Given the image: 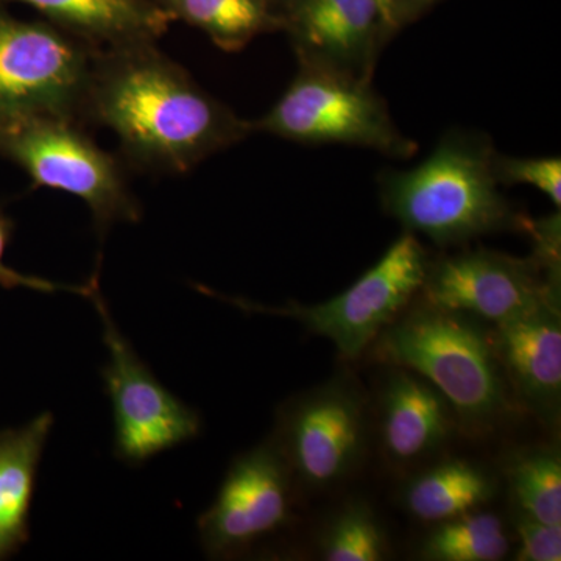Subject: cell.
<instances>
[{
  "instance_id": "1",
  "label": "cell",
  "mask_w": 561,
  "mask_h": 561,
  "mask_svg": "<svg viewBox=\"0 0 561 561\" xmlns=\"http://www.w3.org/2000/svg\"><path fill=\"white\" fill-rule=\"evenodd\" d=\"M83 117L113 131L133 164L175 175L253 135L251 121L203 90L154 43L95 51Z\"/></svg>"
},
{
  "instance_id": "2",
  "label": "cell",
  "mask_w": 561,
  "mask_h": 561,
  "mask_svg": "<svg viewBox=\"0 0 561 561\" xmlns=\"http://www.w3.org/2000/svg\"><path fill=\"white\" fill-rule=\"evenodd\" d=\"M494 157L493 140L483 133L448 131L416 168L382 173L383 209L405 231L442 249L494 232H526L529 217L502 194Z\"/></svg>"
},
{
  "instance_id": "3",
  "label": "cell",
  "mask_w": 561,
  "mask_h": 561,
  "mask_svg": "<svg viewBox=\"0 0 561 561\" xmlns=\"http://www.w3.org/2000/svg\"><path fill=\"white\" fill-rule=\"evenodd\" d=\"M376 342L383 359L440 391L465 431L493 430L511 412L494 335L482 320L420 300Z\"/></svg>"
},
{
  "instance_id": "4",
  "label": "cell",
  "mask_w": 561,
  "mask_h": 561,
  "mask_svg": "<svg viewBox=\"0 0 561 561\" xmlns=\"http://www.w3.org/2000/svg\"><path fill=\"white\" fill-rule=\"evenodd\" d=\"M0 157L20 165L35 186L80 198L101 236L113 225L142 219V206L121 162L77 119L54 114L0 117Z\"/></svg>"
},
{
  "instance_id": "5",
  "label": "cell",
  "mask_w": 561,
  "mask_h": 561,
  "mask_svg": "<svg viewBox=\"0 0 561 561\" xmlns=\"http://www.w3.org/2000/svg\"><path fill=\"white\" fill-rule=\"evenodd\" d=\"M253 133L300 144H345L391 158L413 157L419 146L402 135L371 81L300 61L297 76Z\"/></svg>"
},
{
  "instance_id": "6",
  "label": "cell",
  "mask_w": 561,
  "mask_h": 561,
  "mask_svg": "<svg viewBox=\"0 0 561 561\" xmlns=\"http://www.w3.org/2000/svg\"><path fill=\"white\" fill-rule=\"evenodd\" d=\"M430 254L415 234L405 231L353 286L319 305L289 302L280 308L243 298L224 297L208 287L198 290L254 313L287 317L334 343L345 359H357L387 327L415 300L426 278Z\"/></svg>"
},
{
  "instance_id": "7",
  "label": "cell",
  "mask_w": 561,
  "mask_h": 561,
  "mask_svg": "<svg viewBox=\"0 0 561 561\" xmlns=\"http://www.w3.org/2000/svg\"><path fill=\"white\" fill-rule=\"evenodd\" d=\"M98 50L50 22L21 21L0 10V117L83 119Z\"/></svg>"
},
{
  "instance_id": "8",
  "label": "cell",
  "mask_w": 561,
  "mask_h": 561,
  "mask_svg": "<svg viewBox=\"0 0 561 561\" xmlns=\"http://www.w3.org/2000/svg\"><path fill=\"white\" fill-rule=\"evenodd\" d=\"M88 298L101 317L103 342L110 353L102 378L113 404L117 459L140 465L197 438L202 432L201 415L165 389L144 364L113 320L99 280Z\"/></svg>"
},
{
  "instance_id": "9",
  "label": "cell",
  "mask_w": 561,
  "mask_h": 561,
  "mask_svg": "<svg viewBox=\"0 0 561 561\" xmlns=\"http://www.w3.org/2000/svg\"><path fill=\"white\" fill-rule=\"evenodd\" d=\"M367 398L356 379L337 375L280 408L273 442L305 489L337 485L364 456Z\"/></svg>"
},
{
  "instance_id": "10",
  "label": "cell",
  "mask_w": 561,
  "mask_h": 561,
  "mask_svg": "<svg viewBox=\"0 0 561 561\" xmlns=\"http://www.w3.org/2000/svg\"><path fill=\"white\" fill-rule=\"evenodd\" d=\"M561 279L531 254L461 250L430 261L421 300L435 308L467 313L496 324L529 313L546 301L560 302Z\"/></svg>"
},
{
  "instance_id": "11",
  "label": "cell",
  "mask_w": 561,
  "mask_h": 561,
  "mask_svg": "<svg viewBox=\"0 0 561 561\" xmlns=\"http://www.w3.org/2000/svg\"><path fill=\"white\" fill-rule=\"evenodd\" d=\"M294 483L273 438L236 457L216 500L198 518L205 552L230 559L283 529L290 519Z\"/></svg>"
},
{
  "instance_id": "12",
  "label": "cell",
  "mask_w": 561,
  "mask_h": 561,
  "mask_svg": "<svg viewBox=\"0 0 561 561\" xmlns=\"http://www.w3.org/2000/svg\"><path fill=\"white\" fill-rule=\"evenodd\" d=\"M298 61L371 81L383 43L393 36L376 0H300L287 14Z\"/></svg>"
},
{
  "instance_id": "13",
  "label": "cell",
  "mask_w": 561,
  "mask_h": 561,
  "mask_svg": "<svg viewBox=\"0 0 561 561\" xmlns=\"http://www.w3.org/2000/svg\"><path fill=\"white\" fill-rule=\"evenodd\" d=\"M497 357L516 398L549 430L561 416V308L546 301L529 313L496 324Z\"/></svg>"
},
{
  "instance_id": "14",
  "label": "cell",
  "mask_w": 561,
  "mask_h": 561,
  "mask_svg": "<svg viewBox=\"0 0 561 561\" xmlns=\"http://www.w3.org/2000/svg\"><path fill=\"white\" fill-rule=\"evenodd\" d=\"M387 376L379 398V427L387 456L411 463L440 449L457 419L446 398L408 368Z\"/></svg>"
},
{
  "instance_id": "15",
  "label": "cell",
  "mask_w": 561,
  "mask_h": 561,
  "mask_svg": "<svg viewBox=\"0 0 561 561\" xmlns=\"http://www.w3.org/2000/svg\"><path fill=\"white\" fill-rule=\"evenodd\" d=\"M3 2V0H0ZM38 10L50 24L84 43L106 49L154 43L171 18L151 0H9Z\"/></svg>"
},
{
  "instance_id": "16",
  "label": "cell",
  "mask_w": 561,
  "mask_h": 561,
  "mask_svg": "<svg viewBox=\"0 0 561 561\" xmlns=\"http://www.w3.org/2000/svg\"><path fill=\"white\" fill-rule=\"evenodd\" d=\"M51 426L54 415L44 412L24 426L0 431V560L31 538L36 474Z\"/></svg>"
},
{
  "instance_id": "17",
  "label": "cell",
  "mask_w": 561,
  "mask_h": 561,
  "mask_svg": "<svg viewBox=\"0 0 561 561\" xmlns=\"http://www.w3.org/2000/svg\"><path fill=\"white\" fill-rule=\"evenodd\" d=\"M496 494V482L481 465L453 459L415 476L402 491L405 508L424 523H443L479 511Z\"/></svg>"
},
{
  "instance_id": "18",
  "label": "cell",
  "mask_w": 561,
  "mask_h": 561,
  "mask_svg": "<svg viewBox=\"0 0 561 561\" xmlns=\"http://www.w3.org/2000/svg\"><path fill=\"white\" fill-rule=\"evenodd\" d=\"M173 21L186 22L205 33L225 51L245 49L264 33L284 31L267 0H151Z\"/></svg>"
},
{
  "instance_id": "19",
  "label": "cell",
  "mask_w": 561,
  "mask_h": 561,
  "mask_svg": "<svg viewBox=\"0 0 561 561\" xmlns=\"http://www.w3.org/2000/svg\"><path fill=\"white\" fill-rule=\"evenodd\" d=\"M511 549L500 516L474 511L437 523L420 545V559L427 561H497Z\"/></svg>"
},
{
  "instance_id": "20",
  "label": "cell",
  "mask_w": 561,
  "mask_h": 561,
  "mask_svg": "<svg viewBox=\"0 0 561 561\" xmlns=\"http://www.w3.org/2000/svg\"><path fill=\"white\" fill-rule=\"evenodd\" d=\"M515 512L561 526V456L556 448H527L504 467Z\"/></svg>"
},
{
  "instance_id": "21",
  "label": "cell",
  "mask_w": 561,
  "mask_h": 561,
  "mask_svg": "<svg viewBox=\"0 0 561 561\" xmlns=\"http://www.w3.org/2000/svg\"><path fill=\"white\" fill-rule=\"evenodd\" d=\"M319 549L327 561H382L389 557V540L370 504L354 500L324 524Z\"/></svg>"
},
{
  "instance_id": "22",
  "label": "cell",
  "mask_w": 561,
  "mask_h": 561,
  "mask_svg": "<svg viewBox=\"0 0 561 561\" xmlns=\"http://www.w3.org/2000/svg\"><path fill=\"white\" fill-rule=\"evenodd\" d=\"M494 175L501 186L527 184L537 187L560 209L561 206V160L549 158L505 157L496 151Z\"/></svg>"
},
{
  "instance_id": "23",
  "label": "cell",
  "mask_w": 561,
  "mask_h": 561,
  "mask_svg": "<svg viewBox=\"0 0 561 561\" xmlns=\"http://www.w3.org/2000/svg\"><path fill=\"white\" fill-rule=\"evenodd\" d=\"M515 529L518 531V561H560L561 526H552L515 512Z\"/></svg>"
},
{
  "instance_id": "24",
  "label": "cell",
  "mask_w": 561,
  "mask_h": 561,
  "mask_svg": "<svg viewBox=\"0 0 561 561\" xmlns=\"http://www.w3.org/2000/svg\"><path fill=\"white\" fill-rule=\"evenodd\" d=\"M14 224L13 220L0 209V286L5 289H16V287H25V289H32L36 291H44V294H55L58 290L72 291V294H79L81 297H90L92 287L98 283V275L92 276V279L83 286H69V284L54 283L46 278H39V276L24 275V273L14 271L9 267L3 261L5 257L7 247L13 236Z\"/></svg>"
},
{
  "instance_id": "25",
  "label": "cell",
  "mask_w": 561,
  "mask_h": 561,
  "mask_svg": "<svg viewBox=\"0 0 561 561\" xmlns=\"http://www.w3.org/2000/svg\"><path fill=\"white\" fill-rule=\"evenodd\" d=\"M437 2L438 0H398V18H400L401 27Z\"/></svg>"
},
{
  "instance_id": "26",
  "label": "cell",
  "mask_w": 561,
  "mask_h": 561,
  "mask_svg": "<svg viewBox=\"0 0 561 561\" xmlns=\"http://www.w3.org/2000/svg\"><path fill=\"white\" fill-rule=\"evenodd\" d=\"M376 2L381 9L383 20H386L390 31L394 33L398 28H401L400 18H398V0H376Z\"/></svg>"
},
{
  "instance_id": "27",
  "label": "cell",
  "mask_w": 561,
  "mask_h": 561,
  "mask_svg": "<svg viewBox=\"0 0 561 561\" xmlns=\"http://www.w3.org/2000/svg\"><path fill=\"white\" fill-rule=\"evenodd\" d=\"M298 2H300V0H267L272 10L275 11L279 18H283L284 25H286L287 14L298 5Z\"/></svg>"
}]
</instances>
